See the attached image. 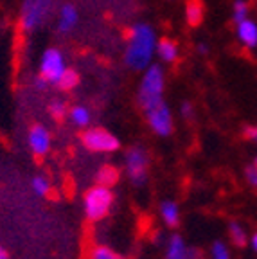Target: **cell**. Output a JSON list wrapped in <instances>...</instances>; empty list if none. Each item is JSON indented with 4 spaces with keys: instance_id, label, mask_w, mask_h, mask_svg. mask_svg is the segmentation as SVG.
<instances>
[{
    "instance_id": "1",
    "label": "cell",
    "mask_w": 257,
    "mask_h": 259,
    "mask_svg": "<svg viewBox=\"0 0 257 259\" xmlns=\"http://www.w3.org/2000/svg\"><path fill=\"white\" fill-rule=\"evenodd\" d=\"M157 44V31L151 24H146V22L133 24L126 32L124 53H122L124 65L135 72H142L155 60Z\"/></svg>"
},
{
    "instance_id": "2",
    "label": "cell",
    "mask_w": 257,
    "mask_h": 259,
    "mask_svg": "<svg viewBox=\"0 0 257 259\" xmlns=\"http://www.w3.org/2000/svg\"><path fill=\"white\" fill-rule=\"evenodd\" d=\"M164 90H165V72L164 67L160 63H151L142 70V79L139 85V92H137V101L141 105V108H148V106L155 105V103L164 99Z\"/></svg>"
},
{
    "instance_id": "3",
    "label": "cell",
    "mask_w": 257,
    "mask_h": 259,
    "mask_svg": "<svg viewBox=\"0 0 257 259\" xmlns=\"http://www.w3.org/2000/svg\"><path fill=\"white\" fill-rule=\"evenodd\" d=\"M112 205H113L112 187L101 186V184L94 186L83 198L84 216L90 222H99V220L106 218L108 212L112 210Z\"/></svg>"
},
{
    "instance_id": "4",
    "label": "cell",
    "mask_w": 257,
    "mask_h": 259,
    "mask_svg": "<svg viewBox=\"0 0 257 259\" xmlns=\"http://www.w3.org/2000/svg\"><path fill=\"white\" fill-rule=\"evenodd\" d=\"M56 0H24L20 8V27L25 32L36 31L53 13Z\"/></svg>"
},
{
    "instance_id": "5",
    "label": "cell",
    "mask_w": 257,
    "mask_h": 259,
    "mask_svg": "<svg viewBox=\"0 0 257 259\" xmlns=\"http://www.w3.org/2000/svg\"><path fill=\"white\" fill-rule=\"evenodd\" d=\"M148 126L153 130V134L158 137H169L173 134L175 122H173V112L169 108V105L165 103V99L155 103V105L148 106L142 110Z\"/></svg>"
},
{
    "instance_id": "6",
    "label": "cell",
    "mask_w": 257,
    "mask_h": 259,
    "mask_svg": "<svg viewBox=\"0 0 257 259\" xmlns=\"http://www.w3.org/2000/svg\"><path fill=\"white\" fill-rule=\"evenodd\" d=\"M148 167L149 157L148 151L141 146H133L124 155V169L128 175L130 182L135 187H142L148 182Z\"/></svg>"
},
{
    "instance_id": "7",
    "label": "cell",
    "mask_w": 257,
    "mask_h": 259,
    "mask_svg": "<svg viewBox=\"0 0 257 259\" xmlns=\"http://www.w3.org/2000/svg\"><path fill=\"white\" fill-rule=\"evenodd\" d=\"M81 142L92 153H113L119 150V139L105 128H84L81 134Z\"/></svg>"
},
{
    "instance_id": "8",
    "label": "cell",
    "mask_w": 257,
    "mask_h": 259,
    "mask_svg": "<svg viewBox=\"0 0 257 259\" xmlns=\"http://www.w3.org/2000/svg\"><path fill=\"white\" fill-rule=\"evenodd\" d=\"M67 69H68L67 60H65V54L61 53L60 49L58 47L45 49V53L41 54V60H40V76L47 81L49 85L56 87Z\"/></svg>"
},
{
    "instance_id": "9",
    "label": "cell",
    "mask_w": 257,
    "mask_h": 259,
    "mask_svg": "<svg viewBox=\"0 0 257 259\" xmlns=\"http://www.w3.org/2000/svg\"><path fill=\"white\" fill-rule=\"evenodd\" d=\"M164 259H203V255L200 250L189 247L182 236L173 234L165 243Z\"/></svg>"
},
{
    "instance_id": "10",
    "label": "cell",
    "mask_w": 257,
    "mask_h": 259,
    "mask_svg": "<svg viewBox=\"0 0 257 259\" xmlns=\"http://www.w3.org/2000/svg\"><path fill=\"white\" fill-rule=\"evenodd\" d=\"M51 142H53V139H51V134H49V130L44 124H34L29 128L27 144L34 157L47 155L49 150H51Z\"/></svg>"
},
{
    "instance_id": "11",
    "label": "cell",
    "mask_w": 257,
    "mask_h": 259,
    "mask_svg": "<svg viewBox=\"0 0 257 259\" xmlns=\"http://www.w3.org/2000/svg\"><path fill=\"white\" fill-rule=\"evenodd\" d=\"M236 38L237 41L245 49H257V22L252 18H245V20L236 22Z\"/></svg>"
},
{
    "instance_id": "12",
    "label": "cell",
    "mask_w": 257,
    "mask_h": 259,
    "mask_svg": "<svg viewBox=\"0 0 257 259\" xmlns=\"http://www.w3.org/2000/svg\"><path fill=\"white\" fill-rule=\"evenodd\" d=\"M79 22V13H77V8L70 2L63 4L60 8V13H58V32L60 34H68V32H72L74 27L77 25Z\"/></svg>"
},
{
    "instance_id": "13",
    "label": "cell",
    "mask_w": 257,
    "mask_h": 259,
    "mask_svg": "<svg viewBox=\"0 0 257 259\" xmlns=\"http://www.w3.org/2000/svg\"><path fill=\"white\" fill-rule=\"evenodd\" d=\"M155 56L165 65L177 63L178 58H180V47H178L177 41L171 40V38H162L157 44V53H155Z\"/></svg>"
},
{
    "instance_id": "14",
    "label": "cell",
    "mask_w": 257,
    "mask_h": 259,
    "mask_svg": "<svg viewBox=\"0 0 257 259\" xmlns=\"http://www.w3.org/2000/svg\"><path fill=\"white\" fill-rule=\"evenodd\" d=\"M158 214H160V220L164 222L165 227L175 229L180 223V207L173 200H164L158 207Z\"/></svg>"
},
{
    "instance_id": "15",
    "label": "cell",
    "mask_w": 257,
    "mask_h": 259,
    "mask_svg": "<svg viewBox=\"0 0 257 259\" xmlns=\"http://www.w3.org/2000/svg\"><path fill=\"white\" fill-rule=\"evenodd\" d=\"M67 117L70 119V122H72L74 126H77V128H89L90 122H92V112L84 105H74L68 108Z\"/></svg>"
},
{
    "instance_id": "16",
    "label": "cell",
    "mask_w": 257,
    "mask_h": 259,
    "mask_svg": "<svg viewBox=\"0 0 257 259\" xmlns=\"http://www.w3.org/2000/svg\"><path fill=\"white\" fill-rule=\"evenodd\" d=\"M185 22L193 27L200 25L203 22V15H205V9H203V4H201L200 0H189L187 4H185Z\"/></svg>"
},
{
    "instance_id": "17",
    "label": "cell",
    "mask_w": 257,
    "mask_h": 259,
    "mask_svg": "<svg viewBox=\"0 0 257 259\" xmlns=\"http://www.w3.org/2000/svg\"><path fill=\"white\" fill-rule=\"evenodd\" d=\"M229 236H230L232 245H236V247H245L246 241H248L246 229L239 222H230L229 223Z\"/></svg>"
},
{
    "instance_id": "18",
    "label": "cell",
    "mask_w": 257,
    "mask_h": 259,
    "mask_svg": "<svg viewBox=\"0 0 257 259\" xmlns=\"http://www.w3.org/2000/svg\"><path fill=\"white\" fill-rule=\"evenodd\" d=\"M117 178H119V173H117V169L112 166H103L97 171V184H101V186L112 187L113 184L117 182Z\"/></svg>"
},
{
    "instance_id": "19",
    "label": "cell",
    "mask_w": 257,
    "mask_h": 259,
    "mask_svg": "<svg viewBox=\"0 0 257 259\" xmlns=\"http://www.w3.org/2000/svg\"><path fill=\"white\" fill-rule=\"evenodd\" d=\"M89 259H124L119 252H115L113 248L106 247V245H96L90 250Z\"/></svg>"
},
{
    "instance_id": "20",
    "label": "cell",
    "mask_w": 257,
    "mask_h": 259,
    "mask_svg": "<svg viewBox=\"0 0 257 259\" xmlns=\"http://www.w3.org/2000/svg\"><path fill=\"white\" fill-rule=\"evenodd\" d=\"M250 16V4L248 0H234L232 4V20L234 24L239 20H245Z\"/></svg>"
},
{
    "instance_id": "21",
    "label": "cell",
    "mask_w": 257,
    "mask_h": 259,
    "mask_svg": "<svg viewBox=\"0 0 257 259\" xmlns=\"http://www.w3.org/2000/svg\"><path fill=\"white\" fill-rule=\"evenodd\" d=\"M77 83H79V74H77L74 69H67L63 76H61L60 83H58L56 87L60 90H72Z\"/></svg>"
},
{
    "instance_id": "22",
    "label": "cell",
    "mask_w": 257,
    "mask_h": 259,
    "mask_svg": "<svg viewBox=\"0 0 257 259\" xmlns=\"http://www.w3.org/2000/svg\"><path fill=\"white\" fill-rule=\"evenodd\" d=\"M210 259H232V254H230V248L227 243L223 241H214L212 247H210Z\"/></svg>"
},
{
    "instance_id": "23",
    "label": "cell",
    "mask_w": 257,
    "mask_h": 259,
    "mask_svg": "<svg viewBox=\"0 0 257 259\" xmlns=\"http://www.w3.org/2000/svg\"><path fill=\"white\" fill-rule=\"evenodd\" d=\"M31 186H32V191H34L38 196H47L49 191H51V182H49L45 177H34Z\"/></svg>"
},
{
    "instance_id": "24",
    "label": "cell",
    "mask_w": 257,
    "mask_h": 259,
    "mask_svg": "<svg viewBox=\"0 0 257 259\" xmlns=\"http://www.w3.org/2000/svg\"><path fill=\"white\" fill-rule=\"evenodd\" d=\"M67 112H68V106L65 105L63 101H58V99H54V101L49 105V113H51L54 119L67 117Z\"/></svg>"
},
{
    "instance_id": "25",
    "label": "cell",
    "mask_w": 257,
    "mask_h": 259,
    "mask_svg": "<svg viewBox=\"0 0 257 259\" xmlns=\"http://www.w3.org/2000/svg\"><path fill=\"white\" fill-rule=\"evenodd\" d=\"M180 115L185 119V121H193V119H194V106H193V103H189V101L182 103Z\"/></svg>"
},
{
    "instance_id": "26",
    "label": "cell",
    "mask_w": 257,
    "mask_h": 259,
    "mask_svg": "<svg viewBox=\"0 0 257 259\" xmlns=\"http://www.w3.org/2000/svg\"><path fill=\"white\" fill-rule=\"evenodd\" d=\"M245 178H246V182H248L250 186L257 187V167L253 166V164L245 169Z\"/></svg>"
},
{
    "instance_id": "27",
    "label": "cell",
    "mask_w": 257,
    "mask_h": 259,
    "mask_svg": "<svg viewBox=\"0 0 257 259\" xmlns=\"http://www.w3.org/2000/svg\"><path fill=\"white\" fill-rule=\"evenodd\" d=\"M245 137L257 144V124H250L245 128Z\"/></svg>"
},
{
    "instance_id": "28",
    "label": "cell",
    "mask_w": 257,
    "mask_h": 259,
    "mask_svg": "<svg viewBox=\"0 0 257 259\" xmlns=\"http://www.w3.org/2000/svg\"><path fill=\"white\" fill-rule=\"evenodd\" d=\"M49 83L44 79L41 76H36V79H34V89L38 90V92H41V90H45V87H47Z\"/></svg>"
},
{
    "instance_id": "29",
    "label": "cell",
    "mask_w": 257,
    "mask_h": 259,
    "mask_svg": "<svg viewBox=\"0 0 257 259\" xmlns=\"http://www.w3.org/2000/svg\"><path fill=\"white\" fill-rule=\"evenodd\" d=\"M248 243H250V247H252V250L257 254V232H253L252 236L248 238Z\"/></svg>"
},
{
    "instance_id": "30",
    "label": "cell",
    "mask_w": 257,
    "mask_h": 259,
    "mask_svg": "<svg viewBox=\"0 0 257 259\" xmlns=\"http://www.w3.org/2000/svg\"><path fill=\"white\" fill-rule=\"evenodd\" d=\"M198 54H201V56H203V54H209V45L207 44H198Z\"/></svg>"
},
{
    "instance_id": "31",
    "label": "cell",
    "mask_w": 257,
    "mask_h": 259,
    "mask_svg": "<svg viewBox=\"0 0 257 259\" xmlns=\"http://www.w3.org/2000/svg\"><path fill=\"white\" fill-rule=\"evenodd\" d=\"M0 259H9V254L6 252V248L0 247Z\"/></svg>"
},
{
    "instance_id": "32",
    "label": "cell",
    "mask_w": 257,
    "mask_h": 259,
    "mask_svg": "<svg viewBox=\"0 0 257 259\" xmlns=\"http://www.w3.org/2000/svg\"><path fill=\"white\" fill-rule=\"evenodd\" d=\"M253 166H255V167H257V157H255V158H253Z\"/></svg>"
}]
</instances>
